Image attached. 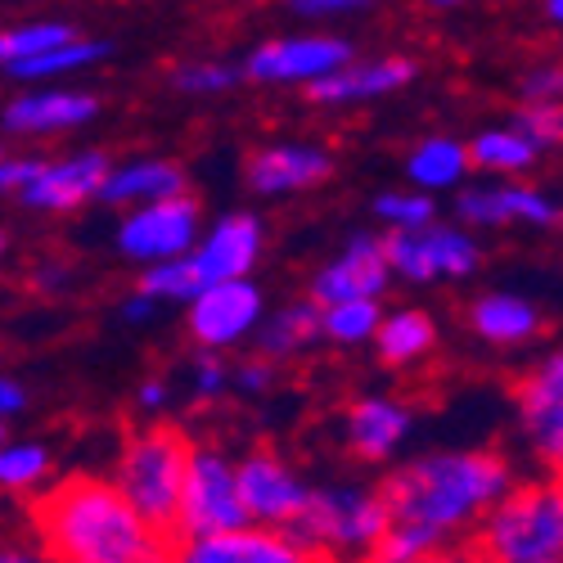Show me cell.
<instances>
[{"label":"cell","mask_w":563,"mask_h":563,"mask_svg":"<svg viewBox=\"0 0 563 563\" xmlns=\"http://www.w3.org/2000/svg\"><path fill=\"white\" fill-rule=\"evenodd\" d=\"M509 492V464L496 451L415 460L379 487L388 523L369 541L365 563H419L451 545Z\"/></svg>","instance_id":"cell-1"},{"label":"cell","mask_w":563,"mask_h":563,"mask_svg":"<svg viewBox=\"0 0 563 563\" xmlns=\"http://www.w3.org/2000/svg\"><path fill=\"white\" fill-rule=\"evenodd\" d=\"M32 528L55 563H140L176 554V545L140 523V514L113 483L90 474L41 492L32 500Z\"/></svg>","instance_id":"cell-2"},{"label":"cell","mask_w":563,"mask_h":563,"mask_svg":"<svg viewBox=\"0 0 563 563\" xmlns=\"http://www.w3.org/2000/svg\"><path fill=\"white\" fill-rule=\"evenodd\" d=\"M468 550L483 563H545L563 545V492L559 478L509 487L468 528Z\"/></svg>","instance_id":"cell-3"},{"label":"cell","mask_w":563,"mask_h":563,"mask_svg":"<svg viewBox=\"0 0 563 563\" xmlns=\"http://www.w3.org/2000/svg\"><path fill=\"white\" fill-rule=\"evenodd\" d=\"M185 468H190V438L172 424H154L126 442L122 464H118V483H113L126 496V505L140 514V523L154 537H163L167 545H180L176 514H180Z\"/></svg>","instance_id":"cell-4"},{"label":"cell","mask_w":563,"mask_h":563,"mask_svg":"<svg viewBox=\"0 0 563 563\" xmlns=\"http://www.w3.org/2000/svg\"><path fill=\"white\" fill-rule=\"evenodd\" d=\"M388 514L379 492H356V487H330V492H307V505L289 523V537L302 541L307 550L334 554L339 550H365L384 532Z\"/></svg>","instance_id":"cell-5"},{"label":"cell","mask_w":563,"mask_h":563,"mask_svg":"<svg viewBox=\"0 0 563 563\" xmlns=\"http://www.w3.org/2000/svg\"><path fill=\"white\" fill-rule=\"evenodd\" d=\"M244 523H249V514L240 505V487H234V464H225V455H217L212 446H190V468H185L180 514H176V541L230 532Z\"/></svg>","instance_id":"cell-6"},{"label":"cell","mask_w":563,"mask_h":563,"mask_svg":"<svg viewBox=\"0 0 563 563\" xmlns=\"http://www.w3.org/2000/svg\"><path fill=\"white\" fill-rule=\"evenodd\" d=\"M384 244L388 271L406 279H438V275H474L478 271V244L464 230L451 225H415V230H393Z\"/></svg>","instance_id":"cell-7"},{"label":"cell","mask_w":563,"mask_h":563,"mask_svg":"<svg viewBox=\"0 0 563 563\" xmlns=\"http://www.w3.org/2000/svg\"><path fill=\"white\" fill-rule=\"evenodd\" d=\"M195 230H199V203L172 195L140 203L118 230V249L135 262H167L195 249Z\"/></svg>","instance_id":"cell-8"},{"label":"cell","mask_w":563,"mask_h":563,"mask_svg":"<svg viewBox=\"0 0 563 563\" xmlns=\"http://www.w3.org/2000/svg\"><path fill=\"white\" fill-rule=\"evenodd\" d=\"M234 487H240V505L249 514V523L266 528H289L298 519V509L307 505V487L289 464H279L271 451H253L240 468H234Z\"/></svg>","instance_id":"cell-9"},{"label":"cell","mask_w":563,"mask_h":563,"mask_svg":"<svg viewBox=\"0 0 563 563\" xmlns=\"http://www.w3.org/2000/svg\"><path fill=\"white\" fill-rule=\"evenodd\" d=\"M262 316V294L249 279H217L190 298V334L203 347H230L240 343Z\"/></svg>","instance_id":"cell-10"},{"label":"cell","mask_w":563,"mask_h":563,"mask_svg":"<svg viewBox=\"0 0 563 563\" xmlns=\"http://www.w3.org/2000/svg\"><path fill=\"white\" fill-rule=\"evenodd\" d=\"M352 59L343 36H279L249 55L244 73L253 81H316Z\"/></svg>","instance_id":"cell-11"},{"label":"cell","mask_w":563,"mask_h":563,"mask_svg":"<svg viewBox=\"0 0 563 563\" xmlns=\"http://www.w3.org/2000/svg\"><path fill=\"white\" fill-rule=\"evenodd\" d=\"M311 550L294 541L289 532H266V528H230L212 537L180 541L172 563H307Z\"/></svg>","instance_id":"cell-12"},{"label":"cell","mask_w":563,"mask_h":563,"mask_svg":"<svg viewBox=\"0 0 563 563\" xmlns=\"http://www.w3.org/2000/svg\"><path fill=\"white\" fill-rule=\"evenodd\" d=\"M104 176H109L104 154H73L59 163H41L19 185V199L32 208H45V212H68V208H81L86 199H96Z\"/></svg>","instance_id":"cell-13"},{"label":"cell","mask_w":563,"mask_h":563,"mask_svg":"<svg viewBox=\"0 0 563 563\" xmlns=\"http://www.w3.org/2000/svg\"><path fill=\"white\" fill-rule=\"evenodd\" d=\"M257 253H262V221L249 217V212H230V217L217 221V230L195 253H185V262H190L199 289H208V285H217V279L249 275Z\"/></svg>","instance_id":"cell-14"},{"label":"cell","mask_w":563,"mask_h":563,"mask_svg":"<svg viewBox=\"0 0 563 563\" xmlns=\"http://www.w3.org/2000/svg\"><path fill=\"white\" fill-rule=\"evenodd\" d=\"M388 275L393 271H388L384 244L369 240V234H356V240L311 279V302L324 307V302H347V298H379L388 289Z\"/></svg>","instance_id":"cell-15"},{"label":"cell","mask_w":563,"mask_h":563,"mask_svg":"<svg viewBox=\"0 0 563 563\" xmlns=\"http://www.w3.org/2000/svg\"><path fill=\"white\" fill-rule=\"evenodd\" d=\"M519 415L532 446L550 464H559L563 455V356L559 352L545 356V365H537L519 384Z\"/></svg>","instance_id":"cell-16"},{"label":"cell","mask_w":563,"mask_h":563,"mask_svg":"<svg viewBox=\"0 0 563 563\" xmlns=\"http://www.w3.org/2000/svg\"><path fill=\"white\" fill-rule=\"evenodd\" d=\"M415 77L410 59H374V64H343L334 73H324L307 86V96L316 104H356V100H374L388 96V90H401Z\"/></svg>","instance_id":"cell-17"},{"label":"cell","mask_w":563,"mask_h":563,"mask_svg":"<svg viewBox=\"0 0 563 563\" xmlns=\"http://www.w3.org/2000/svg\"><path fill=\"white\" fill-rule=\"evenodd\" d=\"M100 113L96 96H77V90H41V96H19L5 104L0 122L19 135H45V131H73L86 126Z\"/></svg>","instance_id":"cell-18"},{"label":"cell","mask_w":563,"mask_h":563,"mask_svg":"<svg viewBox=\"0 0 563 563\" xmlns=\"http://www.w3.org/2000/svg\"><path fill=\"white\" fill-rule=\"evenodd\" d=\"M330 176V154L316 145H271L249 163V185L257 195H294Z\"/></svg>","instance_id":"cell-19"},{"label":"cell","mask_w":563,"mask_h":563,"mask_svg":"<svg viewBox=\"0 0 563 563\" xmlns=\"http://www.w3.org/2000/svg\"><path fill=\"white\" fill-rule=\"evenodd\" d=\"M410 433V406L393 397H365L347 410V446L361 460H384Z\"/></svg>","instance_id":"cell-20"},{"label":"cell","mask_w":563,"mask_h":563,"mask_svg":"<svg viewBox=\"0 0 563 563\" xmlns=\"http://www.w3.org/2000/svg\"><path fill=\"white\" fill-rule=\"evenodd\" d=\"M460 217L474 225H500V221H532L550 225L559 212L545 195L528 190V185H492V190H468L460 195Z\"/></svg>","instance_id":"cell-21"},{"label":"cell","mask_w":563,"mask_h":563,"mask_svg":"<svg viewBox=\"0 0 563 563\" xmlns=\"http://www.w3.org/2000/svg\"><path fill=\"white\" fill-rule=\"evenodd\" d=\"M172 195H185V172L176 163L145 158V163H126V167L109 172L96 199H104V203H154V199H172Z\"/></svg>","instance_id":"cell-22"},{"label":"cell","mask_w":563,"mask_h":563,"mask_svg":"<svg viewBox=\"0 0 563 563\" xmlns=\"http://www.w3.org/2000/svg\"><path fill=\"white\" fill-rule=\"evenodd\" d=\"M474 330L487 343H528L541 330V311L528 298H514V294H487L474 307Z\"/></svg>","instance_id":"cell-23"},{"label":"cell","mask_w":563,"mask_h":563,"mask_svg":"<svg viewBox=\"0 0 563 563\" xmlns=\"http://www.w3.org/2000/svg\"><path fill=\"white\" fill-rule=\"evenodd\" d=\"M369 339L379 343V356L388 365H410V361H419L424 352H433L438 330H433V320L424 311H397V316L374 324Z\"/></svg>","instance_id":"cell-24"},{"label":"cell","mask_w":563,"mask_h":563,"mask_svg":"<svg viewBox=\"0 0 563 563\" xmlns=\"http://www.w3.org/2000/svg\"><path fill=\"white\" fill-rule=\"evenodd\" d=\"M104 55H109L104 41H77V36H68V41L51 45V51H36L27 59H14L10 73L23 77V81H51V77H64V73H77L86 64H96Z\"/></svg>","instance_id":"cell-25"},{"label":"cell","mask_w":563,"mask_h":563,"mask_svg":"<svg viewBox=\"0 0 563 563\" xmlns=\"http://www.w3.org/2000/svg\"><path fill=\"white\" fill-rule=\"evenodd\" d=\"M320 334V307L316 302H298V307H285L275 320H266V330L257 339L262 356H294L302 347H311Z\"/></svg>","instance_id":"cell-26"},{"label":"cell","mask_w":563,"mask_h":563,"mask_svg":"<svg viewBox=\"0 0 563 563\" xmlns=\"http://www.w3.org/2000/svg\"><path fill=\"white\" fill-rule=\"evenodd\" d=\"M464 167H468L464 145H455V140H446V135H433V140H424V145H415V154H410V163H406L410 180L424 185V190H442V185H455V180L464 176Z\"/></svg>","instance_id":"cell-27"},{"label":"cell","mask_w":563,"mask_h":563,"mask_svg":"<svg viewBox=\"0 0 563 563\" xmlns=\"http://www.w3.org/2000/svg\"><path fill=\"white\" fill-rule=\"evenodd\" d=\"M464 154L487 172H528L537 163V145L519 131H483Z\"/></svg>","instance_id":"cell-28"},{"label":"cell","mask_w":563,"mask_h":563,"mask_svg":"<svg viewBox=\"0 0 563 563\" xmlns=\"http://www.w3.org/2000/svg\"><path fill=\"white\" fill-rule=\"evenodd\" d=\"M379 320L384 316L374 298H347V302L320 307V334H330L334 343H365Z\"/></svg>","instance_id":"cell-29"},{"label":"cell","mask_w":563,"mask_h":563,"mask_svg":"<svg viewBox=\"0 0 563 563\" xmlns=\"http://www.w3.org/2000/svg\"><path fill=\"white\" fill-rule=\"evenodd\" d=\"M68 36H73L68 23H27V27L0 32V68H10L14 59H27L36 51H51V45H59Z\"/></svg>","instance_id":"cell-30"},{"label":"cell","mask_w":563,"mask_h":563,"mask_svg":"<svg viewBox=\"0 0 563 563\" xmlns=\"http://www.w3.org/2000/svg\"><path fill=\"white\" fill-rule=\"evenodd\" d=\"M45 468H51V460H45L41 446H5L0 451V487L10 492L36 487L45 478Z\"/></svg>","instance_id":"cell-31"},{"label":"cell","mask_w":563,"mask_h":563,"mask_svg":"<svg viewBox=\"0 0 563 563\" xmlns=\"http://www.w3.org/2000/svg\"><path fill=\"white\" fill-rule=\"evenodd\" d=\"M374 212H379L393 230H415L433 221V199L429 195H379L374 199Z\"/></svg>","instance_id":"cell-32"},{"label":"cell","mask_w":563,"mask_h":563,"mask_svg":"<svg viewBox=\"0 0 563 563\" xmlns=\"http://www.w3.org/2000/svg\"><path fill=\"white\" fill-rule=\"evenodd\" d=\"M240 81L230 64H185L172 73V86L176 90H190V96H217V90H230Z\"/></svg>","instance_id":"cell-33"},{"label":"cell","mask_w":563,"mask_h":563,"mask_svg":"<svg viewBox=\"0 0 563 563\" xmlns=\"http://www.w3.org/2000/svg\"><path fill=\"white\" fill-rule=\"evenodd\" d=\"M519 135H528L532 145H554L559 131H563V118H559V104H523L519 113V126H514Z\"/></svg>","instance_id":"cell-34"},{"label":"cell","mask_w":563,"mask_h":563,"mask_svg":"<svg viewBox=\"0 0 563 563\" xmlns=\"http://www.w3.org/2000/svg\"><path fill=\"white\" fill-rule=\"evenodd\" d=\"M559 68L554 64H545V68H532L528 77H523V100L528 104H559Z\"/></svg>","instance_id":"cell-35"},{"label":"cell","mask_w":563,"mask_h":563,"mask_svg":"<svg viewBox=\"0 0 563 563\" xmlns=\"http://www.w3.org/2000/svg\"><path fill=\"white\" fill-rule=\"evenodd\" d=\"M369 0H289V10L302 19H339V14H356Z\"/></svg>","instance_id":"cell-36"},{"label":"cell","mask_w":563,"mask_h":563,"mask_svg":"<svg viewBox=\"0 0 563 563\" xmlns=\"http://www.w3.org/2000/svg\"><path fill=\"white\" fill-rule=\"evenodd\" d=\"M41 167V158H5L0 154V190H14L19 195V185Z\"/></svg>","instance_id":"cell-37"},{"label":"cell","mask_w":563,"mask_h":563,"mask_svg":"<svg viewBox=\"0 0 563 563\" xmlns=\"http://www.w3.org/2000/svg\"><path fill=\"white\" fill-rule=\"evenodd\" d=\"M225 384H230V369H225L217 356H203V361H199V393L212 397V393H221Z\"/></svg>","instance_id":"cell-38"},{"label":"cell","mask_w":563,"mask_h":563,"mask_svg":"<svg viewBox=\"0 0 563 563\" xmlns=\"http://www.w3.org/2000/svg\"><path fill=\"white\" fill-rule=\"evenodd\" d=\"M0 563H55L51 554H45L41 545L27 550V545H10V541H0Z\"/></svg>","instance_id":"cell-39"},{"label":"cell","mask_w":563,"mask_h":563,"mask_svg":"<svg viewBox=\"0 0 563 563\" xmlns=\"http://www.w3.org/2000/svg\"><path fill=\"white\" fill-rule=\"evenodd\" d=\"M230 384H240L244 393H257V388H266V365H262V361H257V365H253V361H249V365H240V369L230 374Z\"/></svg>","instance_id":"cell-40"},{"label":"cell","mask_w":563,"mask_h":563,"mask_svg":"<svg viewBox=\"0 0 563 563\" xmlns=\"http://www.w3.org/2000/svg\"><path fill=\"white\" fill-rule=\"evenodd\" d=\"M419 563H483L468 545H442V550H433V554H424Z\"/></svg>","instance_id":"cell-41"},{"label":"cell","mask_w":563,"mask_h":563,"mask_svg":"<svg viewBox=\"0 0 563 563\" xmlns=\"http://www.w3.org/2000/svg\"><path fill=\"white\" fill-rule=\"evenodd\" d=\"M23 401H27V393H23L14 379H0V419L14 415V410H23Z\"/></svg>","instance_id":"cell-42"},{"label":"cell","mask_w":563,"mask_h":563,"mask_svg":"<svg viewBox=\"0 0 563 563\" xmlns=\"http://www.w3.org/2000/svg\"><path fill=\"white\" fill-rule=\"evenodd\" d=\"M122 311H126V320H145V316L154 311V298H150V294H135V298H126Z\"/></svg>","instance_id":"cell-43"},{"label":"cell","mask_w":563,"mask_h":563,"mask_svg":"<svg viewBox=\"0 0 563 563\" xmlns=\"http://www.w3.org/2000/svg\"><path fill=\"white\" fill-rule=\"evenodd\" d=\"M167 401V388L163 384H145V388H140V406H150V410H158Z\"/></svg>","instance_id":"cell-44"},{"label":"cell","mask_w":563,"mask_h":563,"mask_svg":"<svg viewBox=\"0 0 563 563\" xmlns=\"http://www.w3.org/2000/svg\"><path fill=\"white\" fill-rule=\"evenodd\" d=\"M545 19H550V23L563 19V0H545Z\"/></svg>","instance_id":"cell-45"},{"label":"cell","mask_w":563,"mask_h":563,"mask_svg":"<svg viewBox=\"0 0 563 563\" xmlns=\"http://www.w3.org/2000/svg\"><path fill=\"white\" fill-rule=\"evenodd\" d=\"M307 563H339V559H334V554H320V550H311V559H307Z\"/></svg>","instance_id":"cell-46"},{"label":"cell","mask_w":563,"mask_h":563,"mask_svg":"<svg viewBox=\"0 0 563 563\" xmlns=\"http://www.w3.org/2000/svg\"><path fill=\"white\" fill-rule=\"evenodd\" d=\"M429 5H442V10H451V5H460V0H429Z\"/></svg>","instance_id":"cell-47"},{"label":"cell","mask_w":563,"mask_h":563,"mask_svg":"<svg viewBox=\"0 0 563 563\" xmlns=\"http://www.w3.org/2000/svg\"><path fill=\"white\" fill-rule=\"evenodd\" d=\"M176 554H163V559H140V563H172Z\"/></svg>","instance_id":"cell-48"},{"label":"cell","mask_w":563,"mask_h":563,"mask_svg":"<svg viewBox=\"0 0 563 563\" xmlns=\"http://www.w3.org/2000/svg\"><path fill=\"white\" fill-rule=\"evenodd\" d=\"M0 446H5V429H0Z\"/></svg>","instance_id":"cell-49"},{"label":"cell","mask_w":563,"mask_h":563,"mask_svg":"<svg viewBox=\"0 0 563 563\" xmlns=\"http://www.w3.org/2000/svg\"><path fill=\"white\" fill-rule=\"evenodd\" d=\"M545 563H559V559H545Z\"/></svg>","instance_id":"cell-50"},{"label":"cell","mask_w":563,"mask_h":563,"mask_svg":"<svg viewBox=\"0 0 563 563\" xmlns=\"http://www.w3.org/2000/svg\"><path fill=\"white\" fill-rule=\"evenodd\" d=\"M0 249H5V240H0Z\"/></svg>","instance_id":"cell-51"}]
</instances>
